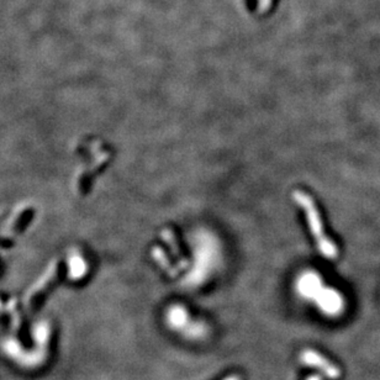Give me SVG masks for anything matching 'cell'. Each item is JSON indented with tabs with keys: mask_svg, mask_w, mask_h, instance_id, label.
I'll return each instance as SVG.
<instances>
[{
	"mask_svg": "<svg viewBox=\"0 0 380 380\" xmlns=\"http://www.w3.org/2000/svg\"><path fill=\"white\" fill-rule=\"evenodd\" d=\"M90 153H92V158H94L93 163L82 173V176H79V181H77V186H78L79 189H85V186H87L90 176L97 171V168L102 167L109 158V152L102 149L100 144H94L92 146V149H90Z\"/></svg>",
	"mask_w": 380,
	"mask_h": 380,
	"instance_id": "5b68a950",
	"label": "cell"
},
{
	"mask_svg": "<svg viewBox=\"0 0 380 380\" xmlns=\"http://www.w3.org/2000/svg\"><path fill=\"white\" fill-rule=\"evenodd\" d=\"M294 199H295L297 204L302 206V209L305 211L306 218H307V223H309V226L311 228V233H312V236L315 237L316 243H317V247H319L321 253L324 257L331 258V260L336 258L339 255V250H337V247H336L334 242L326 236V233L324 231V225L321 221L320 213L316 208L312 198L305 194L304 191L297 190L294 193Z\"/></svg>",
	"mask_w": 380,
	"mask_h": 380,
	"instance_id": "7a4b0ae2",
	"label": "cell"
},
{
	"mask_svg": "<svg viewBox=\"0 0 380 380\" xmlns=\"http://www.w3.org/2000/svg\"><path fill=\"white\" fill-rule=\"evenodd\" d=\"M300 361L307 366H314L317 371H320L326 378L331 380L339 379L341 376L339 368L326 359L320 353L315 352L312 349H305L300 354Z\"/></svg>",
	"mask_w": 380,
	"mask_h": 380,
	"instance_id": "277c9868",
	"label": "cell"
},
{
	"mask_svg": "<svg viewBox=\"0 0 380 380\" xmlns=\"http://www.w3.org/2000/svg\"><path fill=\"white\" fill-rule=\"evenodd\" d=\"M68 267H70V278L72 280H79L83 278L88 272V263L82 253L78 250H72L68 257Z\"/></svg>",
	"mask_w": 380,
	"mask_h": 380,
	"instance_id": "52a82bcc",
	"label": "cell"
},
{
	"mask_svg": "<svg viewBox=\"0 0 380 380\" xmlns=\"http://www.w3.org/2000/svg\"><path fill=\"white\" fill-rule=\"evenodd\" d=\"M57 270H58V268H57L56 263L51 265V267L47 269V272L45 273V275H43V277L38 280V283H36V285H35V287H33V289L28 292V295H26V300H25L28 307H31V306H33V302H35V300H36V299L41 295L42 292H46V289L47 287H50V284L55 282V279L57 278Z\"/></svg>",
	"mask_w": 380,
	"mask_h": 380,
	"instance_id": "8992f818",
	"label": "cell"
},
{
	"mask_svg": "<svg viewBox=\"0 0 380 380\" xmlns=\"http://www.w3.org/2000/svg\"><path fill=\"white\" fill-rule=\"evenodd\" d=\"M223 380H241V378L238 376H228V378H225Z\"/></svg>",
	"mask_w": 380,
	"mask_h": 380,
	"instance_id": "9c48e42d",
	"label": "cell"
},
{
	"mask_svg": "<svg viewBox=\"0 0 380 380\" xmlns=\"http://www.w3.org/2000/svg\"><path fill=\"white\" fill-rule=\"evenodd\" d=\"M297 287L302 297L315 302L326 315L337 316L344 310V300L341 292L334 287H326L316 273L304 274L297 280Z\"/></svg>",
	"mask_w": 380,
	"mask_h": 380,
	"instance_id": "6da1fadb",
	"label": "cell"
},
{
	"mask_svg": "<svg viewBox=\"0 0 380 380\" xmlns=\"http://www.w3.org/2000/svg\"><path fill=\"white\" fill-rule=\"evenodd\" d=\"M167 322L171 329L183 332L188 337L199 339L206 334V329L203 326V324L190 321L188 311L181 305L169 307L167 312Z\"/></svg>",
	"mask_w": 380,
	"mask_h": 380,
	"instance_id": "3957f363",
	"label": "cell"
},
{
	"mask_svg": "<svg viewBox=\"0 0 380 380\" xmlns=\"http://www.w3.org/2000/svg\"><path fill=\"white\" fill-rule=\"evenodd\" d=\"M306 380H322V378H321V376H317V374H312V376H307Z\"/></svg>",
	"mask_w": 380,
	"mask_h": 380,
	"instance_id": "ba28073f",
	"label": "cell"
}]
</instances>
